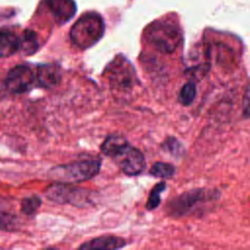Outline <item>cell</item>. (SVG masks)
<instances>
[{
	"label": "cell",
	"instance_id": "obj_1",
	"mask_svg": "<svg viewBox=\"0 0 250 250\" xmlns=\"http://www.w3.org/2000/svg\"><path fill=\"white\" fill-rule=\"evenodd\" d=\"M218 198V191L206 188H191L168 201L166 212L173 218H182L201 212Z\"/></svg>",
	"mask_w": 250,
	"mask_h": 250
},
{
	"label": "cell",
	"instance_id": "obj_2",
	"mask_svg": "<svg viewBox=\"0 0 250 250\" xmlns=\"http://www.w3.org/2000/svg\"><path fill=\"white\" fill-rule=\"evenodd\" d=\"M101 165L102 161L99 158L80 159L53 167L48 176L58 183L77 184L96 177L100 172Z\"/></svg>",
	"mask_w": 250,
	"mask_h": 250
},
{
	"label": "cell",
	"instance_id": "obj_3",
	"mask_svg": "<svg viewBox=\"0 0 250 250\" xmlns=\"http://www.w3.org/2000/svg\"><path fill=\"white\" fill-rule=\"evenodd\" d=\"M103 75L106 78L111 90L127 94L140 83L135 67L124 56L118 55L105 66Z\"/></svg>",
	"mask_w": 250,
	"mask_h": 250
},
{
	"label": "cell",
	"instance_id": "obj_4",
	"mask_svg": "<svg viewBox=\"0 0 250 250\" xmlns=\"http://www.w3.org/2000/svg\"><path fill=\"white\" fill-rule=\"evenodd\" d=\"M104 32V23L97 13L84 14L69 31L71 42L79 49H88L98 43Z\"/></svg>",
	"mask_w": 250,
	"mask_h": 250
},
{
	"label": "cell",
	"instance_id": "obj_5",
	"mask_svg": "<svg viewBox=\"0 0 250 250\" xmlns=\"http://www.w3.org/2000/svg\"><path fill=\"white\" fill-rule=\"evenodd\" d=\"M147 42L164 54L174 53L182 41V34L177 25L168 21H155L146 30Z\"/></svg>",
	"mask_w": 250,
	"mask_h": 250
},
{
	"label": "cell",
	"instance_id": "obj_6",
	"mask_svg": "<svg viewBox=\"0 0 250 250\" xmlns=\"http://www.w3.org/2000/svg\"><path fill=\"white\" fill-rule=\"evenodd\" d=\"M92 191L70 186V184L58 183L50 185L46 190V197L59 204H71L76 207H85L93 202Z\"/></svg>",
	"mask_w": 250,
	"mask_h": 250
},
{
	"label": "cell",
	"instance_id": "obj_7",
	"mask_svg": "<svg viewBox=\"0 0 250 250\" xmlns=\"http://www.w3.org/2000/svg\"><path fill=\"white\" fill-rule=\"evenodd\" d=\"M113 159L120 170L130 177L142 174L146 168V159L143 152L130 146V144Z\"/></svg>",
	"mask_w": 250,
	"mask_h": 250
},
{
	"label": "cell",
	"instance_id": "obj_8",
	"mask_svg": "<svg viewBox=\"0 0 250 250\" xmlns=\"http://www.w3.org/2000/svg\"><path fill=\"white\" fill-rule=\"evenodd\" d=\"M35 75L32 69L25 64L16 65L7 74L5 79L6 88L15 94L27 92L33 85Z\"/></svg>",
	"mask_w": 250,
	"mask_h": 250
},
{
	"label": "cell",
	"instance_id": "obj_9",
	"mask_svg": "<svg viewBox=\"0 0 250 250\" xmlns=\"http://www.w3.org/2000/svg\"><path fill=\"white\" fill-rule=\"evenodd\" d=\"M36 77L41 87L52 89L58 86L62 80V68L59 64L53 62L39 64Z\"/></svg>",
	"mask_w": 250,
	"mask_h": 250
},
{
	"label": "cell",
	"instance_id": "obj_10",
	"mask_svg": "<svg viewBox=\"0 0 250 250\" xmlns=\"http://www.w3.org/2000/svg\"><path fill=\"white\" fill-rule=\"evenodd\" d=\"M46 5L60 23H64L75 14V4L73 0H46Z\"/></svg>",
	"mask_w": 250,
	"mask_h": 250
},
{
	"label": "cell",
	"instance_id": "obj_11",
	"mask_svg": "<svg viewBox=\"0 0 250 250\" xmlns=\"http://www.w3.org/2000/svg\"><path fill=\"white\" fill-rule=\"evenodd\" d=\"M127 242L124 238L115 235H103L84 242L79 246V249H120L126 246Z\"/></svg>",
	"mask_w": 250,
	"mask_h": 250
},
{
	"label": "cell",
	"instance_id": "obj_12",
	"mask_svg": "<svg viewBox=\"0 0 250 250\" xmlns=\"http://www.w3.org/2000/svg\"><path fill=\"white\" fill-rule=\"evenodd\" d=\"M128 145H129V142L122 135L111 134V135H108L104 141V143L101 145V151L104 155L114 158Z\"/></svg>",
	"mask_w": 250,
	"mask_h": 250
},
{
	"label": "cell",
	"instance_id": "obj_13",
	"mask_svg": "<svg viewBox=\"0 0 250 250\" xmlns=\"http://www.w3.org/2000/svg\"><path fill=\"white\" fill-rule=\"evenodd\" d=\"M20 38L9 30H0V58H7L19 51Z\"/></svg>",
	"mask_w": 250,
	"mask_h": 250
},
{
	"label": "cell",
	"instance_id": "obj_14",
	"mask_svg": "<svg viewBox=\"0 0 250 250\" xmlns=\"http://www.w3.org/2000/svg\"><path fill=\"white\" fill-rule=\"evenodd\" d=\"M39 43L35 32L28 29L25 30L20 38L19 51L24 56H30L37 51Z\"/></svg>",
	"mask_w": 250,
	"mask_h": 250
},
{
	"label": "cell",
	"instance_id": "obj_15",
	"mask_svg": "<svg viewBox=\"0 0 250 250\" xmlns=\"http://www.w3.org/2000/svg\"><path fill=\"white\" fill-rule=\"evenodd\" d=\"M162 150L169 153L175 158H180L185 155L186 149L184 145L175 137H168L161 145Z\"/></svg>",
	"mask_w": 250,
	"mask_h": 250
},
{
	"label": "cell",
	"instance_id": "obj_16",
	"mask_svg": "<svg viewBox=\"0 0 250 250\" xmlns=\"http://www.w3.org/2000/svg\"><path fill=\"white\" fill-rule=\"evenodd\" d=\"M195 97H196V86L193 81H188L181 88L178 96V101L182 105L188 106L193 103Z\"/></svg>",
	"mask_w": 250,
	"mask_h": 250
},
{
	"label": "cell",
	"instance_id": "obj_17",
	"mask_svg": "<svg viewBox=\"0 0 250 250\" xmlns=\"http://www.w3.org/2000/svg\"><path fill=\"white\" fill-rule=\"evenodd\" d=\"M176 172L174 165L166 162H155L149 170V174L155 178L171 179Z\"/></svg>",
	"mask_w": 250,
	"mask_h": 250
},
{
	"label": "cell",
	"instance_id": "obj_18",
	"mask_svg": "<svg viewBox=\"0 0 250 250\" xmlns=\"http://www.w3.org/2000/svg\"><path fill=\"white\" fill-rule=\"evenodd\" d=\"M166 187H167V185L165 182H159L152 188V189L150 190L149 195L147 197L146 203V210L152 211L159 206L160 201H161L160 194L166 189Z\"/></svg>",
	"mask_w": 250,
	"mask_h": 250
},
{
	"label": "cell",
	"instance_id": "obj_19",
	"mask_svg": "<svg viewBox=\"0 0 250 250\" xmlns=\"http://www.w3.org/2000/svg\"><path fill=\"white\" fill-rule=\"evenodd\" d=\"M42 200L39 196L37 195H32V196H28L25 197L21 200V211L26 214V215H32L34 214L37 209L41 206Z\"/></svg>",
	"mask_w": 250,
	"mask_h": 250
},
{
	"label": "cell",
	"instance_id": "obj_20",
	"mask_svg": "<svg viewBox=\"0 0 250 250\" xmlns=\"http://www.w3.org/2000/svg\"><path fill=\"white\" fill-rule=\"evenodd\" d=\"M15 227H16V217L8 213L0 212V229L13 230Z\"/></svg>",
	"mask_w": 250,
	"mask_h": 250
}]
</instances>
